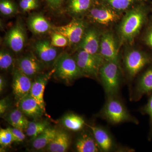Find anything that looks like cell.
I'll list each match as a JSON object with an SVG mask.
<instances>
[{
    "instance_id": "cell-1",
    "label": "cell",
    "mask_w": 152,
    "mask_h": 152,
    "mask_svg": "<svg viewBox=\"0 0 152 152\" xmlns=\"http://www.w3.org/2000/svg\"><path fill=\"white\" fill-rule=\"evenodd\" d=\"M98 116L113 125L126 122L139 124L138 120L131 115L118 96L107 97L105 102L98 114Z\"/></svg>"
},
{
    "instance_id": "cell-2",
    "label": "cell",
    "mask_w": 152,
    "mask_h": 152,
    "mask_svg": "<svg viewBox=\"0 0 152 152\" xmlns=\"http://www.w3.org/2000/svg\"><path fill=\"white\" fill-rule=\"evenodd\" d=\"M147 7L144 1L136 4L128 11L119 28L121 37L130 42L137 35L146 19Z\"/></svg>"
},
{
    "instance_id": "cell-3",
    "label": "cell",
    "mask_w": 152,
    "mask_h": 152,
    "mask_svg": "<svg viewBox=\"0 0 152 152\" xmlns=\"http://www.w3.org/2000/svg\"><path fill=\"white\" fill-rule=\"evenodd\" d=\"M106 96H118L121 86L120 66L116 63L105 61L99 75Z\"/></svg>"
},
{
    "instance_id": "cell-4",
    "label": "cell",
    "mask_w": 152,
    "mask_h": 152,
    "mask_svg": "<svg viewBox=\"0 0 152 152\" xmlns=\"http://www.w3.org/2000/svg\"><path fill=\"white\" fill-rule=\"evenodd\" d=\"M53 68L54 75L67 83L84 76L75 58L66 53H62L58 56L54 64Z\"/></svg>"
},
{
    "instance_id": "cell-5",
    "label": "cell",
    "mask_w": 152,
    "mask_h": 152,
    "mask_svg": "<svg viewBox=\"0 0 152 152\" xmlns=\"http://www.w3.org/2000/svg\"><path fill=\"white\" fill-rule=\"evenodd\" d=\"M75 59L84 76L98 77L100 69L105 60L100 55H93L83 50L79 51Z\"/></svg>"
},
{
    "instance_id": "cell-6",
    "label": "cell",
    "mask_w": 152,
    "mask_h": 152,
    "mask_svg": "<svg viewBox=\"0 0 152 152\" xmlns=\"http://www.w3.org/2000/svg\"><path fill=\"white\" fill-rule=\"evenodd\" d=\"M151 62V58L148 55L136 50L128 52L124 58L125 69L130 79L135 77L145 66Z\"/></svg>"
},
{
    "instance_id": "cell-7",
    "label": "cell",
    "mask_w": 152,
    "mask_h": 152,
    "mask_svg": "<svg viewBox=\"0 0 152 152\" xmlns=\"http://www.w3.org/2000/svg\"><path fill=\"white\" fill-rule=\"evenodd\" d=\"M17 67L22 72L31 79L35 78L43 73L45 66L32 53H29L19 58Z\"/></svg>"
},
{
    "instance_id": "cell-8",
    "label": "cell",
    "mask_w": 152,
    "mask_h": 152,
    "mask_svg": "<svg viewBox=\"0 0 152 152\" xmlns=\"http://www.w3.org/2000/svg\"><path fill=\"white\" fill-rule=\"evenodd\" d=\"M26 39V34L24 27L23 24L18 22L7 33L5 42L14 53H18L24 48Z\"/></svg>"
},
{
    "instance_id": "cell-9",
    "label": "cell",
    "mask_w": 152,
    "mask_h": 152,
    "mask_svg": "<svg viewBox=\"0 0 152 152\" xmlns=\"http://www.w3.org/2000/svg\"><path fill=\"white\" fill-rule=\"evenodd\" d=\"M85 23L81 20H75L65 26L54 28L55 32L64 36L71 44L80 42L85 34Z\"/></svg>"
},
{
    "instance_id": "cell-10",
    "label": "cell",
    "mask_w": 152,
    "mask_h": 152,
    "mask_svg": "<svg viewBox=\"0 0 152 152\" xmlns=\"http://www.w3.org/2000/svg\"><path fill=\"white\" fill-rule=\"evenodd\" d=\"M31 80L17 66L14 68L12 88L15 99L18 102L30 94L32 84Z\"/></svg>"
},
{
    "instance_id": "cell-11",
    "label": "cell",
    "mask_w": 152,
    "mask_h": 152,
    "mask_svg": "<svg viewBox=\"0 0 152 152\" xmlns=\"http://www.w3.org/2000/svg\"><path fill=\"white\" fill-rule=\"evenodd\" d=\"M102 152H111L117 148L113 137L107 129L101 126L86 124Z\"/></svg>"
},
{
    "instance_id": "cell-12",
    "label": "cell",
    "mask_w": 152,
    "mask_h": 152,
    "mask_svg": "<svg viewBox=\"0 0 152 152\" xmlns=\"http://www.w3.org/2000/svg\"><path fill=\"white\" fill-rule=\"evenodd\" d=\"M100 55L105 61L116 63L120 66L118 52L113 35L110 32L103 34L100 42Z\"/></svg>"
},
{
    "instance_id": "cell-13",
    "label": "cell",
    "mask_w": 152,
    "mask_h": 152,
    "mask_svg": "<svg viewBox=\"0 0 152 152\" xmlns=\"http://www.w3.org/2000/svg\"><path fill=\"white\" fill-rule=\"evenodd\" d=\"M55 72L54 68L48 72L42 73L35 78L32 82L30 94L37 102L45 112V104L44 95L45 88L49 80Z\"/></svg>"
},
{
    "instance_id": "cell-14",
    "label": "cell",
    "mask_w": 152,
    "mask_h": 152,
    "mask_svg": "<svg viewBox=\"0 0 152 152\" xmlns=\"http://www.w3.org/2000/svg\"><path fill=\"white\" fill-rule=\"evenodd\" d=\"M90 10L91 18L94 21L102 25H108L119 18L118 12L99 3Z\"/></svg>"
},
{
    "instance_id": "cell-15",
    "label": "cell",
    "mask_w": 152,
    "mask_h": 152,
    "mask_svg": "<svg viewBox=\"0 0 152 152\" xmlns=\"http://www.w3.org/2000/svg\"><path fill=\"white\" fill-rule=\"evenodd\" d=\"M37 57L45 66L53 64L58 56L56 47L52 45L51 41L42 40L37 41L34 46Z\"/></svg>"
},
{
    "instance_id": "cell-16",
    "label": "cell",
    "mask_w": 152,
    "mask_h": 152,
    "mask_svg": "<svg viewBox=\"0 0 152 152\" xmlns=\"http://www.w3.org/2000/svg\"><path fill=\"white\" fill-rule=\"evenodd\" d=\"M152 93V66L142 74L137 82L132 96V99L137 101L145 95Z\"/></svg>"
},
{
    "instance_id": "cell-17",
    "label": "cell",
    "mask_w": 152,
    "mask_h": 152,
    "mask_svg": "<svg viewBox=\"0 0 152 152\" xmlns=\"http://www.w3.org/2000/svg\"><path fill=\"white\" fill-rule=\"evenodd\" d=\"M18 107L26 116L34 119L41 118L45 112L30 94L18 102Z\"/></svg>"
},
{
    "instance_id": "cell-18",
    "label": "cell",
    "mask_w": 152,
    "mask_h": 152,
    "mask_svg": "<svg viewBox=\"0 0 152 152\" xmlns=\"http://www.w3.org/2000/svg\"><path fill=\"white\" fill-rule=\"evenodd\" d=\"M78 152H102L91 132H85L77 138L75 144Z\"/></svg>"
},
{
    "instance_id": "cell-19",
    "label": "cell",
    "mask_w": 152,
    "mask_h": 152,
    "mask_svg": "<svg viewBox=\"0 0 152 152\" xmlns=\"http://www.w3.org/2000/svg\"><path fill=\"white\" fill-rule=\"evenodd\" d=\"M81 42L80 47L81 50L91 54H98L100 41L96 30L94 28L88 30Z\"/></svg>"
},
{
    "instance_id": "cell-20",
    "label": "cell",
    "mask_w": 152,
    "mask_h": 152,
    "mask_svg": "<svg viewBox=\"0 0 152 152\" xmlns=\"http://www.w3.org/2000/svg\"><path fill=\"white\" fill-rule=\"evenodd\" d=\"M71 143L69 135L64 131L57 130L54 138L46 147L50 152H65L67 151Z\"/></svg>"
},
{
    "instance_id": "cell-21",
    "label": "cell",
    "mask_w": 152,
    "mask_h": 152,
    "mask_svg": "<svg viewBox=\"0 0 152 152\" xmlns=\"http://www.w3.org/2000/svg\"><path fill=\"white\" fill-rule=\"evenodd\" d=\"M4 115L5 120L13 127L23 131L25 130L28 127L29 121L18 108L12 110Z\"/></svg>"
},
{
    "instance_id": "cell-22",
    "label": "cell",
    "mask_w": 152,
    "mask_h": 152,
    "mask_svg": "<svg viewBox=\"0 0 152 152\" xmlns=\"http://www.w3.org/2000/svg\"><path fill=\"white\" fill-rule=\"evenodd\" d=\"M29 29L37 34H45L52 28L50 22L45 17L41 15H36L31 17L28 21Z\"/></svg>"
},
{
    "instance_id": "cell-23",
    "label": "cell",
    "mask_w": 152,
    "mask_h": 152,
    "mask_svg": "<svg viewBox=\"0 0 152 152\" xmlns=\"http://www.w3.org/2000/svg\"><path fill=\"white\" fill-rule=\"evenodd\" d=\"M57 130L49 127L43 132L32 140V146L34 149L40 150L48 146L54 138Z\"/></svg>"
},
{
    "instance_id": "cell-24",
    "label": "cell",
    "mask_w": 152,
    "mask_h": 152,
    "mask_svg": "<svg viewBox=\"0 0 152 152\" xmlns=\"http://www.w3.org/2000/svg\"><path fill=\"white\" fill-rule=\"evenodd\" d=\"M62 124L66 128L73 132L81 130L87 124L83 117L75 114H69L64 116Z\"/></svg>"
},
{
    "instance_id": "cell-25",
    "label": "cell",
    "mask_w": 152,
    "mask_h": 152,
    "mask_svg": "<svg viewBox=\"0 0 152 152\" xmlns=\"http://www.w3.org/2000/svg\"><path fill=\"white\" fill-rule=\"evenodd\" d=\"M95 4L94 0H68L67 9L72 14H83L91 10Z\"/></svg>"
},
{
    "instance_id": "cell-26",
    "label": "cell",
    "mask_w": 152,
    "mask_h": 152,
    "mask_svg": "<svg viewBox=\"0 0 152 152\" xmlns=\"http://www.w3.org/2000/svg\"><path fill=\"white\" fill-rule=\"evenodd\" d=\"M145 0H99V3L113 9L117 12L130 9L136 4Z\"/></svg>"
},
{
    "instance_id": "cell-27",
    "label": "cell",
    "mask_w": 152,
    "mask_h": 152,
    "mask_svg": "<svg viewBox=\"0 0 152 152\" xmlns=\"http://www.w3.org/2000/svg\"><path fill=\"white\" fill-rule=\"evenodd\" d=\"M49 124L46 121H29L28 127L25 130L27 135L34 140L49 127Z\"/></svg>"
},
{
    "instance_id": "cell-28",
    "label": "cell",
    "mask_w": 152,
    "mask_h": 152,
    "mask_svg": "<svg viewBox=\"0 0 152 152\" xmlns=\"http://www.w3.org/2000/svg\"><path fill=\"white\" fill-rule=\"evenodd\" d=\"M14 64V58L7 50L2 49L0 52V69L3 71H8Z\"/></svg>"
},
{
    "instance_id": "cell-29",
    "label": "cell",
    "mask_w": 152,
    "mask_h": 152,
    "mask_svg": "<svg viewBox=\"0 0 152 152\" xmlns=\"http://www.w3.org/2000/svg\"><path fill=\"white\" fill-rule=\"evenodd\" d=\"M18 11L16 4L13 0H0V12L6 16L12 15Z\"/></svg>"
},
{
    "instance_id": "cell-30",
    "label": "cell",
    "mask_w": 152,
    "mask_h": 152,
    "mask_svg": "<svg viewBox=\"0 0 152 152\" xmlns=\"http://www.w3.org/2000/svg\"><path fill=\"white\" fill-rule=\"evenodd\" d=\"M148 102L145 104L140 109V112L143 115H147L150 118V131L149 132L148 140L152 139V93L148 95Z\"/></svg>"
},
{
    "instance_id": "cell-31",
    "label": "cell",
    "mask_w": 152,
    "mask_h": 152,
    "mask_svg": "<svg viewBox=\"0 0 152 152\" xmlns=\"http://www.w3.org/2000/svg\"><path fill=\"white\" fill-rule=\"evenodd\" d=\"M14 142L12 134L9 128H1L0 129V144L3 147L9 146Z\"/></svg>"
},
{
    "instance_id": "cell-32",
    "label": "cell",
    "mask_w": 152,
    "mask_h": 152,
    "mask_svg": "<svg viewBox=\"0 0 152 152\" xmlns=\"http://www.w3.org/2000/svg\"><path fill=\"white\" fill-rule=\"evenodd\" d=\"M51 43L54 47L63 48L66 46L69 42L68 39L60 33H53L51 34Z\"/></svg>"
},
{
    "instance_id": "cell-33",
    "label": "cell",
    "mask_w": 152,
    "mask_h": 152,
    "mask_svg": "<svg viewBox=\"0 0 152 152\" xmlns=\"http://www.w3.org/2000/svg\"><path fill=\"white\" fill-rule=\"evenodd\" d=\"M39 5V0H20L19 6L22 11L30 12L38 8Z\"/></svg>"
},
{
    "instance_id": "cell-34",
    "label": "cell",
    "mask_w": 152,
    "mask_h": 152,
    "mask_svg": "<svg viewBox=\"0 0 152 152\" xmlns=\"http://www.w3.org/2000/svg\"><path fill=\"white\" fill-rule=\"evenodd\" d=\"M9 128L13 136L14 142H21L24 140L26 138V135L23 132V130L13 127Z\"/></svg>"
},
{
    "instance_id": "cell-35",
    "label": "cell",
    "mask_w": 152,
    "mask_h": 152,
    "mask_svg": "<svg viewBox=\"0 0 152 152\" xmlns=\"http://www.w3.org/2000/svg\"><path fill=\"white\" fill-rule=\"evenodd\" d=\"M10 106V103L8 98H4L0 101V115L3 117L5 115Z\"/></svg>"
},
{
    "instance_id": "cell-36",
    "label": "cell",
    "mask_w": 152,
    "mask_h": 152,
    "mask_svg": "<svg viewBox=\"0 0 152 152\" xmlns=\"http://www.w3.org/2000/svg\"><path fill=\"white\" fill-rule=\"evenodd\" d=\"M65 0H45L46 2L50 8L53 10H56L59 9Z\"/></svg>"
},
{
    "instance_id": "cell-37",
    "label": "cell",
    "mask_w": 152,
    "mask_h": 152,
    "mask_svg": "<svg viewBox=\"0 0 152 152\" xmlns=\"http://www.w3.org/2000/svg\"><path fill=\"white\" fill-rule=\"evenodd\" d=\"M145 41L147 45L152 48V26L148 30L145 37Z\"/></svg>"
},
{
    "instance_id": "cell-38",
    "label": "cell",
    "mask_w": 152,
    "mask_h": 152,
    "mask_svg": "<svg viewBox=\"0 0 152 152\" xmlns=\"http://www.w3.org/2000/svg\"><path fill=\"white\" fill-rule=\"evenodd\" d=\"M6 83L5 79L2 76L0 77V92L1 94L3 92V91L4 89L6 86Z\"/></svg>"
},
{
    "instance_id": "cell-39",
    "label": "cell",
    "mask_w": 152,
    "mask_h": 152,
    "mask_svg": "<svg viewBox=\"0 0 152 152\" xmlns=\"http://www.w3.org/2000/svg\"><path fill=\"white\" fill-rule=\"evenodd\" d=\"M95 4H97L99 3V0H94Z\"/></svg>"
}]
</instances>
